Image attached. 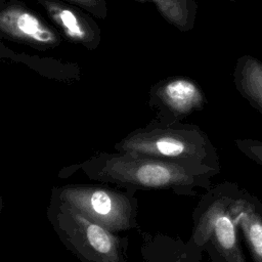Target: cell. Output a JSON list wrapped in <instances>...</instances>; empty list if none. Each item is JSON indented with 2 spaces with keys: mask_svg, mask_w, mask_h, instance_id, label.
<instances>
[{
  "mask_svg": "<svg viewBox=\"0 0 262 262\" xmlns=\"http://www.w3.org/2000/svg\"><path fill=\"white\" fill-rule=\"evenodd\" d=\"M88 178L130 190L168 189L178 195L194 196L207 190L220 172L203 166L160 160L128 152H100L79 166Z\"/></svg>",
  "mask_w": 262,
  "mask_h": 262,
  "instance_id": "obj_1",
  "label": "cell"
},
{
  "mask_svg": "<svg viewBox=\"0 0 262 262\" xmlns=\"http://www.w3.org/2000/svg\"><path fill=\"white\" fill-rule=\"evenodd\" d=\"M224 180L208 188L192 211V231L185 244L188 262H202L206 252L212 262H247L239 242V230L230 212L238 188Z\"/></svg>",
  "mask_w": 262,
  "mask_h": 262,
  "instance_id": "obj_2",
  "label": "cell"
},
{
  "mask_svg": "<svg viewBox=\"0 0 262 262\" xmlns=\"http://www.w3.org/2000/svg\"><path fill=\"white\" fill-rule=\"evenodd\" d=\"M115 149L117 152L209 167L221 172L215 145L194 124H163L154 119L117 142Z\"/></svg>",
  "mask_w": 262,
  "mask_h": 262,
  "instance_id": "obj_3",
  "label": "cell"
},
{
  "mask_svg": "<svg viewBox=\"0 0 262 262\" xmlns=\"http://www.w3.org/2000/svg\"><path fill=\"white\" fill-rule=\"evenodd\" d=\"M48 218L63 245L82 262H127L126 244L116 233L51 198Z\"/></svg>",
  "mask_w": 262,
  "mask_h": 262,
  "instance_id": "obj_4",
  "label": "cell"
},
{
  "mask_svg": "<svg viewBox=\"0 0 262 262\" xmlns=\"http://www.w3.org/2000/svg\"><path fill=\"white\" fill-rule=\"evenodd\" d=\"M52 196L113 233L137 228V200L133 193L102 185L69 184L52 189Z\"/></svg>",
  "mask_w": 262,
  "mask_h": 262,
  "instance_id": "obj_5",
  "label": "cell"
},
{
  "mask_svg": "<svg viewBox=\"0 0 262 262\" xmlns=\"http://www.w3.org/2000/svg\"><path fill=\"white\" fill-rule=\"evenodd\" d=\"M207 103L205 92L190 77H168L149 90L148 105L156 113L155 120L163 124L183 123V120L202 111Z\"/></svg>",
  "mask_w": 262,
  "mask_h": 262,
  "instance_id": "obj_6",
  "label": "cell"
},
{
  "mask_svg": "<svg viewBox=\"0 0 262 262\" xmlns=\"http://www.w3.org/2000/svg\"><path fill=\"white\" fill-rule=\"evenodd\" d=\"M0 36L38 50L57 47L61 38L38 13L17 0L0 5Z\"/></svg>",
  "mask_w": 262,
  "mask_h": 262,
  "instance_id": "obj_7",
  "label": "cell"
},
{
  "mask_svg": "<svg viewBox=\"0 0 262 262\" xmlns=\"http://www.w3.org/2000/svg\"><path fill=\"white\" fill-rule=\"evenodd\" d=\"M35 1L69 41L88 50H94L99 46L101 30L89 13L66 1Z\"/></svg>",
  "mask_w": 262,
  "mask_h": 262,
  "instance_id": "obj_8",
  "label": "cell"
},
{
  "mask_svg": "<svg viewBox=\"0 0 262 262\" xmlns=\"http://www.w3.org/2000/svg\"><path fill=\"white\" fill-rule=\"evenodd\" d=\"M230 212L243 234L253 262H262V203L249 190L238 186Z\"/></svg>",
  "mask_w": 262,
  "mask_h": 262,
  "instance_id": "obj_9",
  "label": "cell"
},
{
  "mask_svg": "<svg viewBox=\"0 0 262 262\" xmlns=\"http://www.w3.org/2000/svg\"><path fill=\"white\" fill-rule=\"evenodd\" d=\"M232 76L238 93L262 114V61L244 54L237 58Z\"/></svg>",
  "mask_w": 262,
  "mask_h": 262,
  "instance_id": "obj_10",
  "label": "cell"
},
{
  "mask_svg": "<svg viewBox=\"0 0 262 262\" xmlns=\"http://www.w3.org/2000/svg\"><path fill=\"white\" fill-rule=\"evenodd\" d=\"M150 1L155 4L161 16L180 32L193 29L196 19V0H136Z\"/></svg>",
  "mask_w": 262,
  "mask_h": 262,
  "instance_id": "obj_11",
  "label": "cell"
},
{
  "mask_svg": "<svg viewBox=\"0 0 262 262\" xmlns=\"http://www.w3.org/2000/svg\"><path fill=\"white\" fill-rule=\"evenodd\" d=\"M236 148L247 158L262 167V141L251 138L234 139Z\"/></svg>",
  "mask_w": 262,
  "mask_h": 262,
  "instance_id": "obj_12",
  "label": "cell"
},
{
  "mask_svg": "<svg viewBox=\"0 0 262 262\" xmlns=\"http://www.w3.org/2000/svg\"><path fill=\"white\" fill-rule=\"evenodd\" d=\"M66 2L73 4L90 15L98 19H105L107 16V6L105 0H64Z\"/></svg>",
  "mask_w": 262,
  "mask_h": 262,
  "instance_id": "obj_13",
  "label": "cell"
},
{
  "mask_svg": "<svg viewBox=\"0 0 262 262\" xmlns=\"http://www.w3.org/2000/svg\"><path fill=\"white\" fill-rule=\"evenodd\" d=\"M18 56V53L11 50L10 48H8L7 46H5L3 43L0 42V60L2 59H12L14 61H16V58Z\"/></svg>",
  "mask_w": 262,
  "mask_h": 262,
  "instance_id": "obj_14",
  "label": "cell"
},
{
  "mask_svg": "<svg viewBox=\"0 0 262 262\" xmlns=\"http://www.w3.org/2000/svg\"><path fill=\"white\" fill-rule=\"evenodd\" d=\"M178 262H188V261H187V258H186V253L180 257V259L178 260Z\"/></svg>",
  "mask_w": 262,
  "mask_h": 262,
  "instance_id": "obj_15",
  "label": "cell"
},
{
  "mask_svg": "<svg viewBox=\"0 0 262 262\" xmlns=\"http://www.w3.org/2000/svg\"><path fill=\"white\" fill-rule=\"evenodd\" d=\"M2 209H3V200H2V196L0 194V213H1Z\"/></svg>",
  "mask_w": 262,
  "mask_h": 262,
  "instance_id": "obj_16",
  "label": "cell"
},
{
  "mask_svg": "<svg viewBox=\"0 0 262 262\" xmlns=\"http://www.w3.org/2000/svg\"><path fill=\"white\" fill-rule=\"evenodd\" d=\"M6 1H8V0H0V5H1V4H3V3H4V2H6Z\"/></svg>",
  "mask_w": 262,
  "mask_h": 262,
  "instance_id": "obj_17",
  "label": "cell"
},
{
  "mask_svg": "<svg viewBox=\"0 0 262 262\" xmlns=\"http://www.w3.org/2000/svg\"><path fill=\"white\" fill-rule=\"evenodd\" d=\"M231 3H234V2H236V0H229Z\"/></svg>",
  "mask_w": 262,
  "mask_h": 262,
  "instance_id": "obj_18",
  "label": "cell"
}]
</instances>
